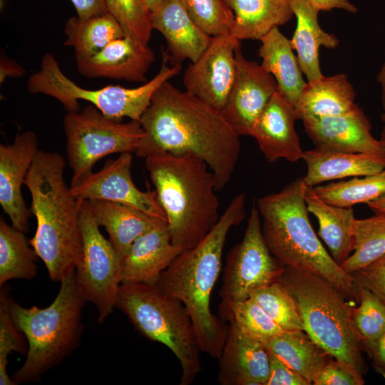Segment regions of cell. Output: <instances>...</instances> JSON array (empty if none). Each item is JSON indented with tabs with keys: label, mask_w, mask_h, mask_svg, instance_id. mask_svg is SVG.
Listing matches in <instances>:
<instances>
[{
	"label": "cell",
	"mask_w": 385,
	"mask_h": 385,
	"mask_svg": "<svg viewBox=\"0 0 385 385\" xmlns=\"http://www.w3.org/2000/svg\"><path fill=\"white\" fill-rule=\"evenodd\" d=\"M140 123L144 136L135 153L138 156L191 153L212 172L217 191L231 180L240 157V136L221 110L168 81L154 92Z\"/></svg>",
	"instance_id": "1"
},
{
	"label": "cell",
	"mask_w": 385,
	"mask_h": 385,
	"mask_svg": "<svg viewBox=\"0 0 385 385\" xmlns=\"http://www.w3.org/2000/svg\"><path fill=\"white\" fill-rule=\"evenodd\" d=\"M245 202L244 192L235 195L207 235L195 247L183 250L154 285L185 306L201 351L216 359L224 346L228 325L211 312L210 297L221 271L227 234L245 218Z\"/></svg>",
	"instance_id": "2"
},
{
	"label": "cell",
	"mask_w": 385,
	"mask_h": 385,
	"mask_svg": "<svg viewBox=\"0 0 385 385\" xmlns=\"http://www.w3.org/2000/svg\"><path fill=\"white\" fill-rule=\"evenodd\" d=\"M65 166L62 155L39 150L24 180L37 224L29 242L53 282L74 271L82 255L81 200L73 195L64 180Z\"/></svg>",
	"instance_id": "3"
},
{
	"label": "cell",
	"mask_w": 385,
	"mask_h": 385,
	"mask_svg": "<svg viewBox=\"0 0 385 385\" xmlns=\"http://www.w3.org/2000/svg\"><path fill=\"white\" fill-rule=\"evenodd\" d=\"M307 187L304 178H299L279 192L258 199L256 206L266 245L284 267L321 277L346 298L359 301L353 276L332 258L311 225L304 198Z\"/></svg>",
	"instance_id": "4"
},
{
	"label": "cell",
	"mask_w": 385,
	"mask_h": 385,
	"mask_svg": "<svg viewBox=\"0 0 385 385\" xmlns=\"http://www.w3.org/2000/svg\"><path fill=\"white\" fill-rule=\"evenodd\" d=\"M145 164L165 213L172 242L182 250L195 247L220 217L212 172L191 153L150 155Z\"/></svg>",
	"instance_id": "5"
},
{
	"label": "cell",
	"mask_w": 385,
	"mask_h": 385,
	"mask_svg": "<svg viewBox=\"0 0 385 385\" xmlns=\"http://www.w3.org/2000/svg\"><path fill=\"white\" fill-rule=\"evenodd\" d=\"M52 303L45 307H24L9 300L14 323L28 342L26 360L12 375L16 384L38 381L77 348L83 333L82 309L86 302L75 270L61 282Z\"/></svg>",
	"instance_id": "6"
},
{
	"label": "cell",
	"mask_w": 385,
	"mask_h": 385,
	"mask_svg": "<svg viewBox=\"0 0 385 385\" xmlns=\"http://www.w3.org/2000/svg\"><path fill=\"white\" fill-rule=\"evenodd\" d=\"M278 281L293 297L310 338L332 358L365 374L362 346L351 322L352 307L340 290L321 277L290 267H284Z\"/></svg>",
	"instance_id": "7"
},
{
	"label": "cell",
	"mask_w": 385,
	"mask_h": 385,
	"mask_svg": "<svg viewBox=\"0 0 385 385\" xmlns=\"http://www.w3.org/2000/svg\"><path fill=\"white\" fill-rule=\"evenodd\" d=\"M115 308L150 341L166 346L178 359L180 385L192 384L201 371L200 349L195 327L185 306L160 292L154 285L121 284Z\"/></svg>",
	"instance_id": "8"
},
{
	"label": "cell",
	"mask_w": 385,
	"mask_h": 385,
	"mask_svg": "<svg viewBox=\"0 0 385 385\" xmlns=\"http://www.w3.org/2000/svg\"><path fill=\"white\" fill-rule=\"evenodd\" d=\"M181 68V64L171 65L166 52L163 51L158 73L138 87L111 85L98 89H87L66 76L54 56L47 53L42 58L38 71L29 77L27 88L32 94L41 93L56 99L67 113L79 111L78 101L83 100L111 119L121 121L123 118L127 117L140 121L154 92L163 83L177 76Z\"/></svg>",
	"instance_id": "9"
},
{
	"label": "cell",
	"mask_w": 385,
	"mask_h": 385,
	"mask_svg": "<svg viewBox=\"0 0 385 385\" xmlns=\"http://www.w3.org/2000/svg\"><path fill=\"white\" fill-rule=\"evenodd\" d=\"M67 159L72 169L71 186L93 172V165L114 153H135L144 131L140 121L121 123L89 104L63 118Z\"/></svg>",
	"instance_id": "10"
},
{
	"label": "cell",
	"mask_w": 385,
	"mask_h": 385,
	"mask_svg": "<svg viewBox=\"0 0 385 385\" xmlns=\"http://www.w3.org/2000/svg\"><path fill=\"white\" fill-rule=\"evenodd\" d=\"M79 222L82 255L75 270L76 282L85 301L96 307L98 322L102 324L115 308L121 284V260L101 232L86 200H81Z\"/></svg>",
	"instance_id": "11"
},
{
	"label": "cell",
	"mask_w": 385,
	"mask_h": 385,
	"mask_svg": "<svg viewBox=\"0 0 385 385\" xmlns=\"http://www.w3.org/2000/svg\"><path fill=\"white\" fill-rule=\"evenodd\" d=\"M284 268L266 245L261 217L253 205L242 240L227 257L220 290V318L234 303L245 300L252 292L278 281Z\"/></svg>",
	"instance_id": "12"
},
{
	"label": "cell",
	"mask_w": 385,
	"mask_h": 385,
	"mask_svg": "<svg viewBox=\"0 0 385 385\" xmlns=\"http://www.w3.org/2000/svg\"><path fill=\"white\" fill-rule=\"evenodd\" d=\"M240 47V40L230 34L213 36L202 55L185 71V91L222 110L235 80V52Z\"/></svg>",
	"instance_id": "13"
},
{
	"label": "cell",
	"mask_w": 385,
	"mask_h": 385,
	"mask_svg": "<svg viewBox=\"0 0 385 385\" xmlns=\"http://www.w3.org/2000/svg\"><path fill=\"white\" fill-rule=\"evenodd\" d=\"M133 155L120 153L108 160L97 172H92L75 185L70 186L78 200H102L125 204L167 222V218L155 190L143 192L131 177Z\"/></svg>",
	"instance_id": "14"
},
{
	"label": "cell",
	"mask_w": 385,
	"mask_h": 385,
	"mask_svg": "<svg viewBox=\"0 0 385 385\" xmlns=\"http://www.w3.org/2000/svg\"><path fill=\"white\" fill-rule=\"evenodd\" d=\"M235 58V80L221 111L240 136H250L256 120L278 87L261 64L245 57L241 47L236 50Z\"/></svg>",
	"instance_id": "15"
},
{
	"label": "cell",
	"mask_w": 385,
	"mask_h": 385,
	"mask_svg": "<svg viewBox=\"0 0 385 385\" xmlns=\"http://www.w3.org/2000/svg\"><path fill=\"white\" fill-rule=\"evenodd\" d=\"M39 150L38 137L31 130L16 135L11 144L0 145V205L11 225L24 232L29 230L31 212L21 186Z\"/></svg>",
	"instance_id": "16"
},
{
	"label": "cell",
	"mask_w": 385,
	"mask_h": 385,
	"mask_svg": "<svg viewBox=\"0 0 385 385\" xmlns=\"http://www.w3.org/2000/svg\"><path fill=\"white\" fill-rule=\"evenodd\" d=\"M316 148L385 157V149L371 133V125L357 106L342 114L302 120Z\"/></svg>",
	"instance_id": "17"
},
{
	"label": "cell",
	"mask_w": 385,
	"mask_h": 385,
	"mask_svg": "<svg viewBox=\"0 0 385 385\" xmlns=\"http://www.w3.org/2000/svg\"><path fill=\"white\" fill-rule=\"evenodd\" d=\"M75 58L78 72L86 78L145 83L155 55L148 44L125 36L92 56Z\"/></svg>",
	"instance_id": "18"
},
{
	"label": "cell",
	"mask_w": 385,
	"mask_h": 385,
	"mask_svg": "<svg viewBox=\"0 0 385 385\" xmlns=\"http://www.w3.org/2000/svg\"><path fill=\"white\" fill-rule=\"evenodd\" d=\"M298 119L295 106L277 91L258 117L250 135L267 160L274 163L286 159L296 163L303 160L304 151L294 127Z\"/></svg>",
	"instance_id": "19"
},
{
	"label": "cell",
	"mask_w": 385,
	"mask_h": 385,
	"mask_svg": "<svg viewBox=\"0 0 385 385\" xmlns=\"http://www.w3.org/2000/svg\"><path fill=\"white\" fill-rule=\"evenodd\" d=\"M227 338L219 359L221 385H265L270 354L265 344L242 332L229 320Z\"/></svg>",
	"instance_id": "20"
},
{
	"label": "cell",
	"mask_w": 385,
	"mask_h": 385,
	"mask_svg": "<svg viewBox=\"0 0 385 385\" xmlns=\"http://www.w3.org/2000/svg\"><path fill=\"white\" fill-rule=\"evenodd\" d=\"M150 21L153 29L165 38L171 65L181 64L185 59L195 62L212 38L194 22L180 0H163L151 13Z\"/></svg>",
	"instance_id": "21"
},
{
	"label": "cell",
	"mask_w": 385,
	"mask_h": 385,
	"mask_svg": "<svg viewBox=\"0 0 385 385\" xmlns=\"http://www.w3.org/2000/svg\"><path fill=\"white\" fill-rule=\"evenodd\" d=\"M183 250L170 239L167 223L138 237L121 260V284L155 285Z\"/></svg>",
	"instance_id": "22"
},
{
	"label": "cell",
	"mask_w": 385,
	"mask_h": 385,
	"mask_svg": "<svg viewBox=\"0 0 385 385\" xmlns=\"http://www.w3.org/2000/svg\"><path fill=\"white\" fill-rule=\"evenodd\" d=\"M305 184L315 187L327 181L373 175L385 169V157L368 153H343L319 148L304 151Z\"/></svg>",
	"instance_id": "23"
},
{
	"label": "cell",
	"mask_w": 385,
	"mask_h": 385,
	"mask_svg": "<svg viewBox=\"0 0 385 385\" xmlns=\"http://www.w3.org/2000/svg\"><path fill=\"white\" fill-rule=\"evenodd\" d=\"M294 15L297 18V27L291 44L297 52V57L307 82L321 78L319 51L321 46L336 48L339 43L338 38L324 31L318 22L319 11L308 0H290Z\"/></svg>",
	"instance_id": "24"
},
{
	"label": "cell",
	"mask_w": 385,
	"mask_h": 385,
	"mask_svg": "<svg viewBox=\"0 0 385 385\" xmlns=\"http://www.w3.org/2000/svg\"><path fill=\"white\" fill-rule=\"evenodd\" d=\"M88 201L97 223L106 230L120 260L138 237L167 223L125 204L102 200Z\"/></svg>",
	"instance_id": "25"
},
{
	"label": "cell",
	"mask_w": 385,
	"mask_h": 385,
	"mask_svg": "<svg viewBox=\"0 0 385 385\" xmlns=\"http://www.w3.org/2000/svg\"><path fill=\"white\" fill-rule=\"evenodd\" d=\"M355 98L354 86L344 73L324 76L307 82L295 109L302 120L337 115L354 109L358 106Z\"/></svg>",
	"instance_id": "26"
},
{
	"label": "cell",
	"mask_w": 385,
	"mask_h": 385,
	"mask_svg": "<svg viewBox=\"0 0 385 385\" xmlns=\"http://www.w3.org/2000/svg\"><path fill=\"white\" fill-rule=\"evenodd\" d=\"M259 41L262 67L274 77L278 91L295 106L307 82L290 39L274 27Z\"/></svg>",
	"instance_id": "27"
},
{
	"label": "cell",
	"mask_w": 385,
	"mask_h": 385,
	"mask_svg": "<svg viewBox=\"0 0 385 385\" xmlns=\"http://www.w3.org/2000/svg\"><path fill=\"white\" fill-rule=\"evenodd\" d=\"M304 198L309 212L318 220L319 237L328 247L332 258L340 265L354 249L353 227L356 218L353 208L327 202L312 187H307Z\"/></svg>",
	"instance_id": "28"
},
{
	"label": "cell",
	"mask_w": 385,
	"mask_h": 385,
	"mask_svg": "<svg viewBox=\"0 0 385 385\" xmlns=\"http://www.w3.org/2000/svg\"><path fill=\"white\" fill-rule=\"evenodd\" d=\"M235 16L230 34L239 40H260L274 27L290 21V0H225Z\"/></svg>",
	"instance_id": "29"
},
{
	"label": "cell",
	"mask_w": 385,
	"mask_h": 385,
	"mask_svg": "<svg viewBox=\"0 0 385 385\" xmlns=\"http://www.w3.org/2000/svg\"><path fill=\"white\" fill-rule=\"evenodd\" d=\"M267 350L311 384L332 357L303 330L283 331L266 342Z\"/></svg>",
	"instance_id": "30"
},
{
	"label": "cell",
	"mask_w": 385,
	"mask_h": 385,
	"mask_svg": "<svg viewBox=\"0 0 385 385\" xmlns=\"http://www.w3.org/2000/svg\"><path fill=\"white\" fill-rule=\"evenodd\" d=\"M64 34L67 37L64 45L73 48L75 57L92 56L111 41L125 36L120 24L109 12L83 19L72 16L66 22Z\"/></svg>",
	"instance_id": "31"
},
{
	"label": "cell",
	"mask_w": 385,
	"mask_h": 385,
	"mask_svg": "<svg viewBox=\"0 0 385 385\" xmlns=\"http://www.w3.org/2000/svg\"><path fill=\"white\" fill-rule=\"evenodd\" d=\"M38 255L24 232L0 219V285L11 279L31 280L37 274Z\"/></svg>",
	"instance_id": "32"
},
{
	"label": "cell",
	"mask_w": 385,
	"mask_h": 385,
	"mask_svg": "<svg viewBox=\"0 0 385 385\" xmlns=\"http://www.w3.org/2000/svg\"><path fill=\"white\" fill-rule=\"evenodd\" d=\"M353 236L354 252L340 265L351 275L385 255V213L355 219Z\"/></svg>",
	"instance_id": "33"
},
{
	"label": "cell",
	"mask_w": 385,
	"mask_h": 385,
	"mask_svg": "<svg viewBox=\"0 0 385 385\" xmlns=\"http://www.w3.org/2000/svg\"><path fill=\"white\" fill-rule=\"evenodd\" d=\"M327 202L344 207L367 204L385 195V169L379 173L313 188Z\"/></svg>",
	"instance_id": "34"
},
{
	"label": "cell",
	"mask_w": 385,
	"mask_h": 385,
	"mask_svg": "<svg viewBox=\"0 0 385 385\" xmlns=\"http://www.w3.org/2000/svg\"><path fill=\"white\" fill-rule=\"evenodd\" d=\"M250 297L257 302L284 331H304L296 302L280 282H274L252 292Z\"/></svg>",
	"instance_id": "35"
},
{
	"label": "cell",
	"mask_w": 385,
	"mask_h": 385,
	"mask_svg": "<svg viewBox=\"0 0 385 385\" xmlns=\"http://www.w3.org/2000/svg\"><path fill=\"white\" fill-rule=\"evenodd\" d=\"M358 307H352L351 322L362 349L385 332V302L369 289L357 287Z\"/></svg>",
	"instance_id": "36"
},
{
	"label": "cell",
	"mask_w": 385,
	"mask_h": 385,
	"mask_svg": "<svg viewBox=\"0 0 385 385\" xmlns=\"http://www.w3.org/2000/svg\"><path fill=\"white\" fill-rule=\"evenodd\" d=\"M222 319L232 320L242 332L264 344L284 331L250 297L232 304Z\"/></svg>",
	"instance_id": "37"
},
{
	"label": "cell",
	"mask_w": 385,
	"mask_h": 385,
	"mask_svg": "<svg viewBox=\"0 0 385 385\" xmlns=\"http://www.w3.org/2000/svg\"><path fill=\"white\" fill-rule=\"evenodd\" d=\"M194 22L210 36L230 34L235 16L225 0H180Z\"/></svg>",
	"instance_id": "38"
},
{
	"label": "cell",
	"mask_w": 385,
	"mask_h": 385,
	"mask_svg": "<svg viewBox=\"0 0 385 385\" xmlns=\"http://www.w3.org/2000/svg\"><path fill=\"white\" fill-rule=\"evenodd\" d=\"M108 12L123 28L125 36L148 44L153 30L150 15L140 0H105Z\"/></svg>",
	"instance_id": "39"
},
{
	"label": "cell",
	"mask_w": 385,
	"mask_h": 385,
	"mask_svg": "<svg viewBox=\"0 0 385 385\" xmlns=\"http://www.w3.org/2000/svg\"><path fill=\"white\" fill-rule=\"evenodd\" d=\"M10 296L4 289L0 292V384L15 385L7 373L8 358L14 351L24 354L26 350L24 334L12 318Z\"/></svg>",
	"instance_id": "40"
},
{
	"label": "cell",
	"mask_w": 385,
	"mask_h": 385,
	"mask_svg": "<svg viewBox=\"0 0 385 385\" xmlns=\"http://www.w3.org/2000/svg\"><path fill=\"white\" fill-rule=\"evenodd\" d=\"M364 375L334 359H329L313 380L314 385H363Z\"/></svg>",
	"instance_id": "41"
},
{
	"label": "cell",
	"mask_w": 385,
	"mask_h": 385,
	"mask_svg": "<svg viewBox=\"0 0 385 385\" xmlns=\"http://www.w3.org/2000/svg\"><path fill=\"white\" fill-rule=\"evenodd\" d=\"M351 275L356 288H366L385 302V255Z\"/></svg>",
	"instance_id": "42"
},
{
	"label": "cell",
	"mask_w": 385,
	"mask_h": 385,
	"mask_svg": "<svg viewBox=\"0 0 385 385\" xmlns=\"http://www.w3.org/2000/svg\"><path fill=\"white\" fill-rule=\"evenodd\" d=\"M270 354V376L265 385H309L306 379L273 353Z\"/></svg>",
	"instance_id": "43"
},
{
	"label": "cell",
	"mask_w": 385,
	"mask_h": 385,
	"mask_svg": "<svg viewBox=\"0 0 385 385\" xmlns=\"http://www.w3.org/2000/svg\"><path fill=\"white\" fill-rule=\"evenodd\" d=\"M363 349L371 359L374 371L385 379V332Z\"/></svg>",
	"instance_id": "44"
},
{
	"label": "cell",
	"mask_w": 385,
	"mask_h": 385,
	"mask_svg": "<svg viewBox=\"0 0 385 385\" xmlns=\"http://www.w3.org/2000/svg\"><path fill=\"white\" fill-rule=\"evenodd\" d=\"M73 4L80 19H87L91 16L108 12L105 0H70Z\"/></svg>",
	"instance_id": "45"
},
{
	"label": "cell",
	"mask_w": 385,
	"mask_h": 385,
	"mask_svg": "<svg viewBox=\"0 0 385 385\" xmlns=\"http://www.w3.org/2000/svg\"><path fill=\"white\" fill-rule=\"evenodd\" d=\"M318 11L339 9L351 13L356 12V7L349 0H308Z\"/></svg>",
	"instance_id": "46"
},
{
	"label": "cell",
	"mask_w": 385,
	"mask_h": 385,
	"mask_svg": "<svg viewBox=\"0 0 385 385\" xmlns=\"http://www.w3.org/2000/svg\"><path fill=\"white\" fill-rule=\"evenodd\" d=\"M24 72V68L14 62L6 59L1 61V82L4 81L7 76H19Z\"/></svg>",
	"instance_id": "47"
},
{
	"label": "cell",
	"mask_w": 385,
	"mask_h": 385,
	"mask_svg": "<svg viewBox=\"0 0 385 385\" xmlns=\"http://www.w3.org/2000/svg\"><path fill=\"white\" fill-rule=\"evenodd\" d=\"M376 81L380 87L381 107L385 113V61L376 75Z\"/></svg>",
	"instance_id": "48"
},
{
	"label": "cell",
	"mask_w": 385,
	"mask_h": 385,
	"mask_svg": "<svg viewBox=\"0 0 385 385\" xmlns=\"http://www.w3.org/2000/svg\"><path fill=\"white\" fill-rule=\"evenodd\" d=\"M367 205L374 213H385V195L368 202Z\"/></svg>",
	"instance_id": "49"
},
{
	"label": "cell",
	"mask_w": 385,
	"mask_h": 385,
	"mask_svg": "<svg viewBox=\"0 0 385 385\" xmlns=\"http://www.w3.org/2000/svg\"><path fill=\"white\" fill-rule=\"evenodd\" d=\"M162 1L163 0H140L144 10L150 15Z\"/></svg>",
	"instance_id": "50"
},
{
	"label": "cell",
	"mask_w": 385,
	"mask_h": 385,
	"mask_svg": "<svg viewBox=\"0 0 385 385\" xmlns=\"http://www.w3.org/2000/svg\"><path fill=\"white\" fill-rule=\"evenodd\" d=\"M381 120L384 122V125L381 130L380 138L379 140H380L381 143L385 149V113H383V114L381 115Z\"/></svg>",
	"instance_id": "51"
}]
</instances>
